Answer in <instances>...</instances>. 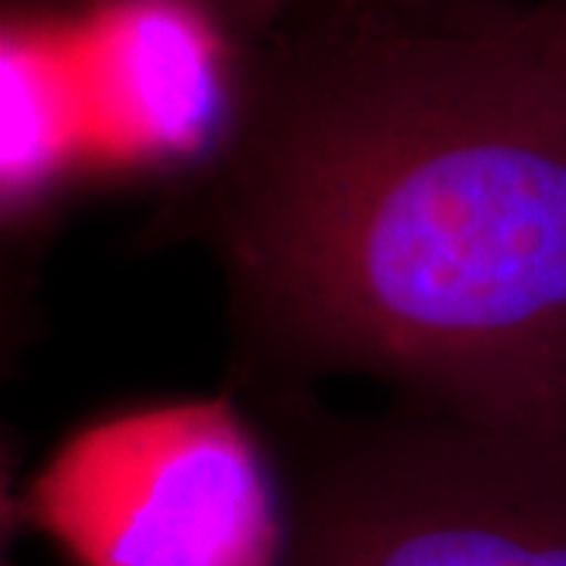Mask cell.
<instances>
[{
	"label": "cell",
	"mask_w": 566,
	"mask_h": 566,
	"mask_svg": "<svg viewBox=\"0 0 566 566\" xmlns=\"http://www.w3.org/2000/svg\"><path fill=\"white\" fill-rule=\"evenodd\" d=\"M155 230L214 259L237 397L566 390V7L296 0Z\"/></svg>",
	"instance_id": "6da1fadb"
},
{
	"label": "cell",
	"mask_w": 566,
	"mask_h": 566,
	"mask_svg": "<svg viewBox=\"0 0 566 566\" xmlns=\"http://www.w3.org/2000/svg\"><path fill=\"white\" fill-rule=\"evenodd\" d=\"M240 400L281 475V566H566V390L365 416L312 390Z\"/></svg>",
	"instance_id": "7a4b0ae2"
},
{
	"label": "cell",
	"mask_w": 566,
	"mask_h": 566,
	"mask_svg": "<svg viewBox=\"0 0 566 566\" xmlns=\"http://www.w3.org/2000/svg\"><path fill=\"white\" fill-rule=\"evenodd\" d=\"M22 513L73 566H281L277 463L237 394L111 409L54 447Z\"/></svg>",
	"instance_id": "3957f363"
},
{
	"label": "cell",
	"mask_w": 566,
	"mask_h": 566,
	"mask_svg": "<svg viewBox=\"0 0 566 566\" xmlns=\"http://www.w3.org/2000/svg\"><path fill=\"white\" fill-rule=\"evenodd\" d=\"M82 3H102V0H82ZM189 7L211 25H218L223 35L237 41L240 48L264 39L277 22L290 13L296 0H174Z\"/></svg>",
	"instance_id": "277c9868"
},
{
	"label": "cell",
	"mask_w": 566,
	"mask_h": 566,
	"mask_svg": "<svg viewBox=\"0 0 566 566\" xmlns=\"http://www.w3.org/2000/svg\"><path fill=\"white\" fill-rule=\"evenodd\" d=\"M444 3H491V0H444ZM513 3H554V7H566V0H513Z\"/></svg>",
	"instance_id": "5b68a950"
}]
</instances>
